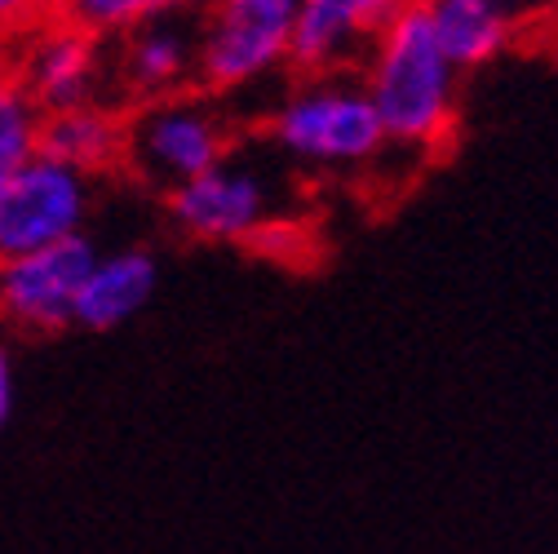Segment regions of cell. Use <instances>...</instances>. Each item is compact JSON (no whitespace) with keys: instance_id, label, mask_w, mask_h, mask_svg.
<instances>
[{"instance_id":"obj_1","label":"cell","mask_w":558,"mask_h":554,"mask_svg":"<svg viewBox=\"0 0 558 554\" xmlns=\"http://www.w3.org/2000/svg\"><path fill=\"white\" fill-rule=\"evenodd\" d=\"M360 81L381 116V129L395 152L430 156L457 133L461 116V72L439 49L422 5H412L395 19V27L377 40Z\"/></svg>"},{"instance_id":"obj_2","label":"cell","mask_w":558,"mask_h":554,"mask_svg":"<svg viewBox=\"0 0 558 554\" xmlns=\"http://www.w3.org/2000/svg\"><path fill=\"white\" fill-rule=\"evenodd\" d=\"M262 133L279 160L311 173H360L390 147L360 72L298 76L266 107Z\"/></svg>"},{"instance_id":"obj_3","label":"cell","mask_w":558,"mask_h":554,"mask_svg":"<svg viewBox=\"0 0 558 554\" xmlns=\"http://www.w3.org/2000/svg\"><path fill=\"white\" fill-rule=\"evenodd\" d=\"M235 111L204 89L156 98L129 111L124 173L156 195H173L186 182L218 169L235 152Z\"/></svg>"},{"instance_id":"obj_4","label":"cell","mask_w":558,"mask_h":554,"mask_svg":"<svg viewBox=\"0 0 558 554\" xmlns=\"http://www.w3.org/2000/svg\"><path fill=\"white\" fill-rule=\"evenodd\" d=\"M199 89L240 98L293 72L302 0H199Z\"/></svg>"},{"instance_id":"obj_5","label":"cell","mask_w":558,"mask_h":554,"mask_svg":"<svg viewBox=\"0 0 558 554\" xmlns=\"http://www.w3.org/2000/svg\"><path fill=\"white\" fill-rule=\"evenodd\" d=\"M173 231L195 244H262L284 218V186L270 160L244 156L240 147L204 178L186 182L165 200Z\"/></svg>"},{"instance_id":"obj_6","label":"cell","mask_w":558,"mask_h":554,"mask_svg":"<svg viewBox=\"0 0 558 554\" xmlns=\"http://www.w3.org/2000/svg\"><path fill=\"white\" fill-rule=\"evenodd\" d=\"M94 178L62 165L53 156H36L0 186V266L45 253L85 236L94 214Z\"/></svg>"},{"instance_id":"obj_7","label":"cell","mask_w":558,"mask_h":554,"mask_svg":"<svg viewBox=\"0 0 558 554\" xmlns=\"http://www.w3.org/2000/svg\"><path fill=\"white\" fill-rule=\"evenodd\" d=\"M98 253L102 249L89 236H76L45 253L5 262L0 266V328H14V333L72 328Z\"/></svg>"},{"instance_id":"obj_8","label":"cell","mask_w":558,"mask_h":554,"mask_svg":"<svg viewBox=\"0 0 558 554\" xmlns=\"http://www.w3.org/2000/svg\"><path fill=\"white\" fill-rule=\"evenodd\" d=\"M27 45L14 62V72L32 89V98L53 111H72L89 103H107L111 89V49L85 27H72L62 19H45L40 27L23 32Z\"/></svg>"},{"instance_id":"obj_9","label":"cell","mask_w":558,"mask_h":554,"mask_svg":"<svg viewBox=\"0 0 558 554\" xmlns=\"http://www.w3.org/2000/svg\"><path fill=\"white\" fill-rule=\"evenodd\" d=\"M111 89L133 107L199 89V14L178 10L120 36L111 49Z\"/></svg>"},{"instance_id":"obj_10","label":"cell","mask_w":558,"mask_h":554,"mask_svg":"<svg viewBox=\"0 0 558 554\" xmlns=\"http://www.w3.org/2000/svg\"><path fill=\"white\" fill-rule=\"evenodd\" d=\"M408 5L412 0H302L293 36V76L360 72Z\"/></svg>"},{"instance_id":"obj_11","label":"cell","mask_w":558,"mask_h":554,"mask_svg":"<svg viewBox=\"0 0 558 554\" xmlns=\"http://www.w3.org/2000/svg\"><path fill=\"white\" fill-rule=\"evenodd\" d=\"M416 5L461 76L501 62L523 36V23L510 19L497 0H416Z\"/></svg>"},{"instance_id":"obj_12","label":"cell","mask_w":558,"mask_h":554,"mask_svg":"<svg viewBox=\"0 0 558 554\" xmlns=\"http://www.w3.org/2000/svg\"><path fill=\"white\" fill-rule=\"evenodd\" d=\"M156 289H160V257L147 244L98 253L89 280H85V293H81L76 324L89 333H111V328L129 324L137 311H147Z\"/></svg>"},{"instance_id":"obj_13","label":"cell","mask_w":558,"mask_h":554,"mask_svg":"<svg viewBox=\"0 0 558 554\" xmlns=\"http://www.w3.org/2000/svg\"><path fill=\"white\" fill-rule=\"evenodd\" d=\"M124 143H129V116L116 111L111 103L53 111L45 120V156L72 165L89 178L124 169Z\"/></svg>"},{"instance_id":"obj_14","label":"cell","mask_w":558,"mask_h":554,"mask_svg":"<svg viewBox=\"0 0 558 554\" xmlns=\"http://www.w3.org/2000/svg\"><path fill=\"white\" fill-rule=\"evenodd\" d=\"M45 107L14 67H0V186L45 152Z\"/></svg>"},{"instance_id":"obj_15","label":"cell","mask_w":558,"mask_h":554,"mask_svg":"<svg viewBox=\"0 0 558 554\" xmlns=\"http://www.w3.org/2000/svg\"><path fill=\"white\" fill-rule=\"evenodd\" d=\"M195 5H199V0H53L49 19L85 27L98 40H120L133 27L156 23V19L178 14V10H195Z\"/></svg>"},{"instance_id":"obj_16","label":"cell","mask_w":558,"mask_h":554,"mask_svg":"<svg viewBox=\"0 0 558 554\" xmlns=\"http://www.w3.org/2000/svg\"><path fill=\"white\" fill-rule=\"evenodd\" d=\"M53 14V0H0V36H23Z\"/></svg>"},{"instance_id":"obj_17","label":"cell","mask_w":558,"mask_h":554,"mask_svg":"<svg viewBox=\"0 0 558 554\" xmlns=\"http://www.w3.org/2000/svg\"><path fill=\"white\" fill-rule=\"evenodd\" d=\"M497 5H501L510 19H519L523 27H527V23L558 19V0H497Z\"/></svg>"},{"instance_id":"obj_18","label":"cell","mask_w":558,"mask_h":554,"mask_svg":"<svg viewBox=\"0 0 558 554\" xmlns=\"http://www.w3.org/2000/svg\"><path fill=\"white\" fill-rule=\"evenodd\" d=\"M10 412H14V356H10V346L0 341V426L10 422Z\"/></svg>"}]
</instances>
